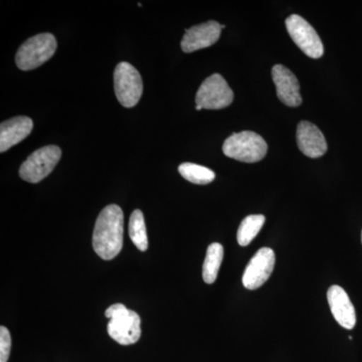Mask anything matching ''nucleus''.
Instances as JSON below:
<instances>
[{
  "mask_svg": "<svg viewBox=\"0 0 362 362\" xmlns=\"http://www.w3.org/2000/svg\"><path fill=\"white\" fill-rule=\"evenodd\" d=\"M124 214L117 204L105 207L98 216L93 233V247L100 258L110 261L123 247Z\"/></svg>",
  "mask_w": 362,
  "mask_h": 362,
  "instance_id": "obj_1",
  "label": "nucleus"
},
{
  "mask_svg": "<svg viewBox=\"0 0 362 362\" xmlns=\"http://www.w3.org/2000/svg\"><path fill=\"white\" fill-rule=\"evenodd\" d=\"M110 319L108 323L109 335L121 345L134 344L141 337V318L135 311L126 308L125 305H112L105 312Z\"/></svg>",
  "mask_w": 362,
  "mask_h": 362,
  "instance_id": "obj_2",
  "label": "nucleus"
},
{
  "mask_svg": "<svg viewBox=\"0 0 362 362\" xmlns=\"http://www.w3.org/2000/svg\"><path fill=\"white\" fill-rule=\"evenodd\" d=\"M226 156L238 161L254 163L262 160L268 151V145L262 136L252 131L233 133L223 145Z\"/></svg>",
  "mask_w": 362,
  "mask_h": 362,
  "instance_id": "obj_3",
  "label": "nucleus"
},
{
  "mask_svg": "<svg viewBox=\"0 0 362 362\" xmlns=\"http://www.w3.org/2000/svg\"><path fill=\"white\" fill-rule=\"evenodd\" d=\"M57 40L51 33H40L23 42L16 52V62L23 71L39 68L54 56Z\"/></svg>",
  "mask_w": 362,
  "mask_h": 362,
  "instance_id": "obj_4",
  "label": "nucleus"
},
{
  "mask_svg": "<svg viewBox=\"0 0 362 362\" xmlns=\"http://www.w3.org/2000/svg\"><path fill=\"white\" fill-rule=\"evenodd\" d=\"M114 88L120 104L126 108H132L142 96L141 75L131 64L122 62L114 71Z\"/></svg>",
  "mask_w": 362,
  "mask_h": 362,
  "instance_id": "obj_5",
  "label": "nucleus"
},
{
  "mask_svg": "<svg viewBox=\"0 0 362 362\" xmlns=\"http://www.w3.org/2000/svg\"><path fill=\"white\" fill-rule=\"evenodd\" d=\"M61 156L62 150L56 145H49L37 150L21 166V177L28 182H40L54 170Z\"/></svg>",
  "mask_w": 362,
  "mask_h": 362,
  "instance_id": "obj_6",
  "label": "nucleus"
},
{
  "mask_svg": "<svg viewBox=\"0 0 362 362\" xmlns=\"http://www.w3.org/2000/svg\"><path fill=\"white\" fill-rule=\"evenodd\" d=\"M233 101V93L220 74H214L202 82L197 93V106L207 110H220L230 106Z\"/></svg>",
  "mask_w": 362,
  "mask_h": 362,
  "instance_id": "obj_7",
  "label": "nucleus"
},
{
  "mask_svg": "<svg viewBox=\"0 0 362 362\" xmlns=\"http://www.w3.org/2000/svg\"><path fill=\"white\" fill-rule=\"evenodd\" d=\"M286 28L300 49L312 59H319L323 56L324 47L318 33L302 16L292 14L286 20Z\"/></svg>",
  "mask_w": 362,
  "mask_h": 362,
  "instance_id": "obj_8",
  "label": "nucleus"
},
{
  "mask_svg": "<svg viewBox=\"0 0 362 362\" xmlns=\"http://www.w3.org/2000/svg\"><path fill=\"white\" fill-rule=\"evenodd\" d=\"M275 252L270 247H262L247 264L243 275V285L249 290L262 287L273 273Z\"/></svg>",
  "mask_w": 362,
  "mask_h": 362,
  "instance_id": "obj_9",
  "label": "nucleus"
},
{
  "mask_svg": "<svg viewBox=\"0 0 362 362\" xmlns=\"http://www.w3.org/2000/svg\"><path fill=\"white\" fill-rule=\"evenodd\" d=\"M221 30L223 25L214 21L192 26L185 30L181 49L185 52H194L211 47L220 39Z\"/></svg>",
  "mask_w": 362,
  "mask_h": 362,
  "instance_id": "obj_10",
  "label": "nucleus"
},
{
  "mask_svg": "<svg viewBox=\"0 0 362 362\" xmlns=\"http://www.w3.org/2000/svg\"><path fill=\"white\" fill-rule=\"evenodd\" d=\"M272 77L277 89L279 100L283 104L289 107L301 105L299 81L289 69L282 65L274 66L272 69Z\"/></svg>",
  "mask_w": 362,
  "mask_h": 362,
  "instance_id": "obj_11",
  "label": "nucleus"
},
{
  "mask_svg": "<svg viewBox=\"0 0 362 362\" xmlns=\"http://www.w3.org/2000/svg\"><path fill=\"white\" fill-rule=\"evenodd\" d=\"M327 300L331 313L337 323L345 329H354L356 324V309L345 290L338 285L331 286L327 292Z\"/></svg>",
  "mask_w": 362,
  "mask_h": 362,
  "instance_id": "obj_12",
  "label": "nucleus"
},
{
  "mask_svg": "<svg viewBox=\"0 0 362 362\" xmlns=\"http://www.w3.org/2000/svg\"><path fill=\"white\" fill-rule=\"evenodd\" d=\"M296 139L300 151L310 158H319L327 151V141L323 133L308 121L298 124Z\"/></svg>",
  "mask_w": 362,
  "mask_h": 362,
  "instance_id": "obj_13",
  "label": "nucleus"
},
{
  "mask_svg": "<svg viewBox=\"0 0 362 362\" xmlns=\"http://www.w3.org/2000/svg\"><path fill=\"white\" fill-rule=\"evenodd\" d=\"M33 120L28 117L18 116L4 121L0 125V151H7L30 134Z\"/></svg>",
  "mask_w": 362,
  "mask_h": 362,
  "instance_id": "obj_14",
  "label": "nucleus"
},
{
  "mask_svg": "<svg viewBox=\"0 0 362 362\" xmlns=\"http://www.w3.org/2000/svg\"><path fill=\"white\" fill-rule=\"evenodd\" d=\"M223 259V247L218 243L209 245L207 247L204 267H202V278L206 284H213L216 282Z\"/></svg>",
  "mask_w": 362,
  "mask_h": 362,
  "instance_id": "obj_15",
  "label": "nucleus"
},
{
  "mask_svg": "<svg viewBox=\"0 0 362 362\" xmlns=\"http://www.w3.org/2000/svg\"><path fill=\"white\" fill-rule=\"evenodd\" d=\"M265 221L263 214H252L244 218L238 230L237 239L240 246H249L263 228Z\"/></svg>",
  "mask_w": 362,
  "mask_h": 362,
  "instance_id": "obj_16",
  "label": "nucleus"
},
{
  "mask_svg": "<svg viewBox=\"0 0 362 362\" xmlns=\"http://www.w3.org/2000/svg\"><path fill=\"white\" fill-rule=\"evenodd\" d=\"M129 235L133 244L139 251L145 252L148 249V237L144 216L140 209H136L130 216Z\"/></svg>",
  "mask_w": 362,
  "mask_h": 362,
  "instance_id": "obj_17",
  "label": "nucleus"
},
{
  "mask_svg": "<svg viewBox=\"0 0 362 362\" xmlns=\"http://www.w3.org/2000/svg\"><path fill=\"white\" fill-rule=\"evenodd\" d=\"M178 171L183 178L194 185H209L216 178V173L211 169L190 162L180 164Z\"/></svg>",
  "mask_w": 362,
  "mask_h": 362,
  "instance_id": "obj_18",
  "label": "nucleus"
},
{
  "mask_svg": "<svg viewBox=\"0 0 362 362\" xmlns=\"http://www.w3.org/2000/svg\"><path fill=\"white\" fill-rule=\"evenodd\" d=\"M11 337L8 329L4 326L0 327V362L8 361L11 356Z\"/></svg>",
  "mask_w": 362,
  "mask_h": 362,
  "instance_id": "obj_19",
  "label": "nucleus"
},
{
  "mask_svg": "<svg viewBox=\"0 0 362 362\" xmlns=\"http://www.w3.org/2000/svg\"><path fill=\"white\" fill-rule=\"evenodd\" d=\"M197 111H201V110H202V107H201V106H197Z\"/></svg>",
  "mask_w": 362,
  "mask_h": 362,
  "instance_id": "obj_20",
  "label": "nucleus"
},
{
  "mask_svg": "<svg viewBox=\"0 0 362 362\" xmlns=\"http://www.w3.org/2000/svg\"><path fill=\"white\" fill-rule=\"evenodd\" d=\"M361 242H362V233H361Z\"/></svg>",
  "mask_w": 362,
  "mask_h": 362,
  "instance_id": "obj_21",
  "label": "nucleus"
}]
</instances>
